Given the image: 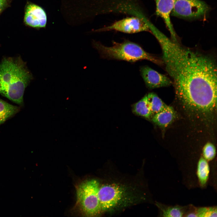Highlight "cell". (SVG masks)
I'll return each mask as SVG.
<instances>
[{"label": "cell", "mask_w": 217, "mask_h": 217, "mask_svg": "<svg viewBox=\"0 0 217 217\" xmlns=\"http://www.w3.org/2000/svg\"><path fill=\"white\" fill-rule=\"evenodd\" d=\"M155 36L162 51V61L172 82L176 96L196 117L208 119L217 106V66L215 59L183 47L160 31Z\"/></svg>", "instance_id": "cell-1"}, {"label": "cell", "mask_w": 217, "mask_h": 217, "mask_svg": "<svg viewBox=\"0 0 217 217\" xmlns=\"http://www.w3.org/2000/svg\"><path fill=\"white\" fill-rule=\"evenodd\" d=\"M32 77L20 58H4L0 64V94L22 105L25 90Z\"/></svg>", "instance_id": "cell-2"}, {"label": "cell", "mask_w": 217, "mask_h": 217, "mask_svg": "<svg viewBox=\"0 0 217 217\" xmlns=\"http://www.w3.org/2000/svg\"><path fill=\"white\" fill-rule=\"evenodd\" d=\"M135 187L117 182H99L97 196L102 213H112L138 203L143 197Z\"/></svg>", "instance_id": "cell-3"}, {"label": "cell", "mask_w": 217, "mask_h": 217, "mask_svg": "<svg viewBox=\"0 0 217 217\" xmlns=\"http://www.w3.org/2000/svg\"><path fill=\"white\" fill-rule=\"evenodd\" d=\"M112 46H105L99 42L93 41V47L101 57L109 59L124 60L134 62L143 60L151 61L158 65L163 63L157 57L145 51L138 44L129 41L121 42H112Z\"/></svg>", "instance_id": "cell-4"}, {"label": "cell", "mask_w": 217, "mask_h": 217, "mask_svg": "<svg viewBox=\"0 0 217 217\" xmlns=\"http://www.w3.org/2000/svg\"><path fill=\"white\" fill-rule=\"evenodd\" d=\"M99 181L95 179L83 181L76 187V206L84 216L95 217L102 213L97 193Z\"/></svg>", "instance_id": "cell-5"}, {"label": "cell", "mask_w": 217, "mask_h": 217, "mask_svg": "<svg viewBox=\"0 0 217 217\" xmlns=\"http://www.w3.org/2000/svg\"><path fill=\"white\" fill-rule=\"evenodd\" d=\"M209 10L208 5L200 0H176L171 14L184 18L197 19L204 17Z\"/></svg>", "instance_id": "cell-6"}, {"label": "cell", "mask_w": 217, "mask_h": 217, "mask_svg": "<svg viewBox=\"0 0 217 217\" xmlns=\"http://www.w3.org/2000/svg\"><path fill=\"white\" fill-rule=\"evenodd\" d=\"M112 30L131 34L150 31L148 22L135 16L128 17L116 21L110 25L97 31L100 32Z\"/></svg>", "instance_id": "cell-7"}, {"label": "cell", "mask_w": 217, "mask_h": 217, "mask_svg": "<svg viewBox=\"0 0 217 217\" xmlns=\"http://www.w3.org/2000/svg\"><path fill=\"white\" fill-rule=\"evenodd\" d=\"M140 71L146 86L149 89L167 86L172 84L170 78L148 66L142 67Z\"/></svg>", "instance_id": "cell-8"}, {"label": "cell", "mask_w": 217, "mask_h": 217, "mask_svg": "<svg viewBox=\"0 0 217 217\" xmlns=\"http://www.w3.org/2000/svg\"><path fill=\"white\" fill-rule=\"evenodd\" d=\"M176 0H155L156 5V13L164 20L171 34V39L178 42L177 37L171 23L170 15Z\"/></svg>", "instance_id": "cell-9"}, {"label": "cell", "mask_w": 217, "mask_h": 217, "mask_svg": "<svg viewBox=\"0 0 217 217\" xmlns=\"http://www.w3.org/2000/svg\"><path fill=\"white\" fill-rule=\"evenodd\" d=\"M24 21L27 25L35 28H44L47 23V16L45 10L34 4L28 5L24 16Z\"/></svg>", "instance_id": "cell-10"}, {"label": "cell", "mask_w": 217, "mask_h": 217, "mask_svg": "<svg viewBox=\"0 0 217 217\" xmlns=\"http://www.w3.org/2000/svg\"><path fill=\"white\" fill-rule=\"evenodd\" d=\"M176 116L173 108L167 105L163 110L154 115L151 119L153 122L159 126L166 127L173 121Z\"/></svg>", "instance_id": "cell-11"}, {"label": "cell", "mask_w": 217, "mask_h": 217, "mask_svg": "<svg viewBox=\"0 0 217 217\" xmlns=\"http://www.w3.org/2000/svg\"><path fill=\"white\" fill-rule=\"evenodd\" d=\"M161 216L165 217H180L185 216L188 207L179 206H168L156 202Z\"/></svg>", "instance_id": "cell-12"}, {"label": "cell", "mask_w": 217, "mask_h": 217, "mask_svg": "<svg viewBox=\"0 0 217 217\" xmlns=\"http://www.w3.org/2000/svg\"><path fill=\"white\" fill-rule=\"evenodd\" d=\"M210 172V168L208 161L203 156L198 162L197 175L200 186L205 187L207 182Z\"/></svg>", "instance_id": "cell-13"}, {"label": "cell", "mask_w": 217, "mask_h": 217, "mask_svg": "<svg viewBox=\"0 0 217 217\" xmlns=\"http://www.w3.org/2000/svg\"><path fill=\"white\" fill-rule=\"evenodd\" d=\"M217 212V208L215 206L196 207L190 206L185 216L216 217Z\"/></svg>", "instance_id": "cell-14"}, {"label": "cell", "mask_w": 217, "mask_h": 217, "mask_svg": "<svg viewBox=\"0 0 217 217\" xmlns=\"http://www.w3.org/2000/svg\"><path fill=\"white\" fill-rule=\"evenodd\" d=\"M132 109L136 114L146 118L149 119L153 117L146 95L133 105Z\"/></svg>", "instance_id": "cell-15"}, {"label": "cell", "mask_w": 217, "mask_h": 217, "mask_svg": "<svg viewBox=\"0 0 217 217\" xmlns=\"http://www.w3.org/2000/svg\"><path fill=\"white\" fill-rule=\"evenodd\" d=\"M20 109L19 107L0 99V125L17 113Z\"/></svg>", "instance_id": "cell-16"}, {"label": "cell", "mask_w": 217, "mask_h": 217, "mask_svg": "<svg viewBox=\"0 0 217 217\" xmlns=\"http://www.w3.org/2000/svg\"><path fill=\"white\" fill-rule=\"evenodd\" d=\"M146 95L153 116L163 110L167 106L155 93H150Z\"/></svg>", "instance_id": "cell-17"}, {"label": "cell", "mask_w": 217, "mask_h": 217, "mask_svg": "<svg viewBox=\"0 0 217 217\" xmlns=\"http://www.w3.org/2000/svg\"><path fill=\"white\" fill-rule=\"evenodd\" d=\"M216 153L215 146L210 142L206 144L203 149V157L208 161L212 160L214 159Z\"/></svg>", "instance_id": "cell-18"}, {"label": "cell", "mask_w": 217, "mask_h": 217, "mask_svg": "<svg viewBox=\"0 0 217 217\" xmlns=\"http://www.w3.org/2000/svg\"><path fill=\"white\" fill-rule=\"evenodd\" d=\"M6 2V0H0V13L4 8Z\"/></svg>", "instance_id": "cell-19"}]
</instances>
